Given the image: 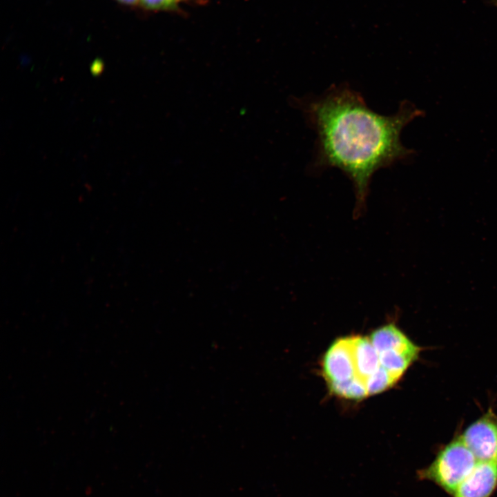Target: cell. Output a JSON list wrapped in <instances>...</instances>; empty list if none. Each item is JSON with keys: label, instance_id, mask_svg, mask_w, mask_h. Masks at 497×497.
Segmentation results:
<instances>
[{"label": "cell", "instance_id": "6da1fadb", "mask_svg": "<svg viewBox=\"0 0 497 497\" xmlns=\"http://www.w3.org/2000/svg\"><path fill=\"white\" fill-rule=\"evenodd\" d=\"M302 106L317 135L314 165L342 171L353 182L359 204L375 172L413 155L414 150L402 144L400 134L409 122L424 115L409 101H402L395 114H378L347 84L304 99Z\"/></svg>", "mask_w": 497, "mask_h": 497}, {"label": "cell", "instance_id": "7a4b0ae2", "mask_svg": "<svg viewBox=\"0 0 497 497\" xmlns=\"http://www.w3.org/2000/svg\"><path fill=\"white\" fill-rule=\"evenodd\" d=\"M478 462L461 438L458 437L444 446L431 464L418 470L417 476L420 480L431 481L452 496Z\"/></svg>", "mask_w": 497, "mask_h": 497}, {"label": "cell", "instance_id": "3957f363", "mask_svg": "<svg viewBox=\"0 0 497 497\" xmlns=\"http://www.w3.org/2000/svg\"><path fill=\"white\" fill-rule=\"evenodd\" d=\"M322 371L329 387L358 381L355 377L353 335L338 338L331 344L323 357Z\"/></svg>", "mask_w": 497, "mask_h": 497}, {"label": "cell", "instance_id": "277c9868", "mask_svg": "<svg viewBox=\"0 0 497 497\" xmlns=\"http://www.w3.org/2000/svg\"><path fill=\"white\" fill-rule=\"evenodd\" d=\"M459 437L478 461L497 462V418L494 413L485 414Z\"/></svg>", "mask_w": 497, "mask_h": 497}, {"label": "cell", "instance_id": "5b68a950", "mask_svg": "<svg viewBox=\"0 0 497 497\" xmlns=\"http://www.w3.org/2000/svg\"><path fill=\"white\" fill-rule=\"evenodd\" d=\"M497 490V462L478 461L453 497H491Z\"/></svg>", "mask_w": 497, "mask_h": 497}, {"label": "cell", "instance_id": "8992f818", "mask_svg": "<svg viewBox=\"0 0 497 497\" xmlns=\"http://www.w3.org/2000/svg\"><path fill=\"white\" fill-rule=\"evenodd\" d=\"M369 338L378 353L394 351L407 355L415 360L418 357L419 347L393 323L376 329Z\"/></svg>", "mask_w": 497, "mask_h": 497}, {"label": "cell", "instance_id": "52a82bcc", "mask_svg": "<svg viewBox=\"0 0 497 497\" xmlns=\"http://www.w3.org/2000/svg\"><path fill=\"white\" fill-rule=\"evenodd\" d=\"M356 380L367 388L369 378L380 367L378 354L369 337L353 335Z\"/></svg>", "mask_w": 497, "mask_h": 497}, {"label": "cell", "instance_id": "ba28073f", "mask_svg": "<svg viewBox=\"0 0 497 497\" xmlns=\"http://www.w3.org/2000/svg\"><path fill=\"white\" fill-rule=\"evenodd\" d=\"M397 382L385 369L380 367L367 381V389L369 396L383 392Z\"/></svg>", "mask_w": 497, "mask_h": 497}, {"label": "cell", "instance_id": "9c48e42d", "mask_svg": "<svg viewBox=\"0 0 497 497\" xmlns=\"http://www.w3.org/2000/svg\"><path fill=\"white\" fill-rule=\"evenodd\" d=\"M179 0H139L141 5L150 10H174Z\"/></svg>", "mask_w": 497, "mask_h": 497}, {"label": "cell", "instance_id": "30bf717a", "mask_svg": "<svg viewBox=\"0 0 497 497\" xmlns=\"http://www.w3.org/2000/svg\"><path fill=\"white\" fill-rule=\"evenodd\" d=\"M118 1L128 5H135L136 4L139 0H117Z\"/></svg>", "mask_w": 497, "mask_h": 497}, {"label": "cell", "instance_id": "8fae6325", "mask_svg": "<svg viewBox=\"0 0 497 497\" xmlns=\"http://www.w3.org/2000/svg\"><path fill=\"white\" fill-rule=\"evenodd\" d=\"M493 3L494 6H497V0H493Z\"/></svg>", "mask_w": 497, "mask_h": 497}]
</instances>
